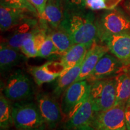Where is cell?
Listing matches in <instances>:
<instances>
[{"label":"cell","mask_w":130,"mask_h":130,"mask_svg":"<svg viewBox=\"0 0 130 130\" xmlns=\"http://www.w3.org/2000/svg\"><path fill=\"white\" fill-rule=\"evenodd\" d=\"M60 27L69 34L74 44H84L90 48L98 39L96 21L92 12H64Z\"/></svg>","instance_id":"1"},{"label":"cell","mask_w":130,"mask_h":130,"mask_svg":"<svg viewBox=\"0 0 130 130\" xmlns=\"http://www.w3.org/2000/svg\"><path fill=\"white\" fill-rule=\"evenodd\" d=\"M98 39L100 41L115 35L130 34V18L119 8L104 13L96 21Z\"/></svg>","instance_id":"2"},{"label":"cell","mask_w":130,"mask_h":130,"mask_svg":"<svg viewBox=\"0 0 130 130\" xmlns=\"http://www.w3.org/2000/svg\"><path fill=\"white\" fill-rule=\"evenodd\" d=\"M13 120L18 129H42L45 123L37 103L25 100L13 105Z\"/></svg>","instance_id":"3"},{"label":"cell","mask_w":130,"mask_h":130,"mask_svg":"<svg viewBox=\"0 0 130 130\" xmlns=\"http://www.w3.org/2000/svg\"><path fill=\"white\" fill-rule=\"evenodd\" d=\"M90 95L95 112L106 111L115 105L116 97V76L90 83Z\"/></svg>","instance_id":"4"},{"label":"cell","mask_w":130,"mask_h":130,"mask_svg":"<svg viewBox=\"0 0 130 130\" xmlns=\"http://www.w3.org/2000/svg\"><path fill=\"white\" fill-rule=\"evenodd\" d=\"M125 105L119 104L106 111L95 112L90 125L96 130H127Z\"/></svg>","instance_id":"5"},{"label":"cell","mask_w":130,"mask_h":130,"mask_svg":"<svg viewBox=\"0 0 130 130\" xmlns=\"http://www.w3.org/2000/svg\"><path fill=\"white\" fill-rule=\"evenodd\" d=\"M33 91V84L30 78L18 70L8 78L3 93L10 101H23L31 96Z\"/></svg>","instance_id":"6"},{"label":"cell","mask_w":130,"mask_h":130,"mask_svg":"<svg viewBox=\"0 0 130 130\" xmlns=\"http://www.w3.org/2000/svg\"><path fill=\"white\" fill-rule=\"evenodd\" d=\"M90 84L86 79L75 82L64 91L61 102L64 116H69L90 95Z\"/></svg>","instance_id":"7"},{"label":"cell","mask_w":130,"mask_h":130,"mask_svg":"<svg viewBox=\"0 0 130 130\" xmlns=\"http://www.w3.org/2000/svg\"><path fill=\"white\" fill-rule=\"evenodd\" d=\"M124 67L123 63L114 55L106 53L100 58L86 80L90 83L98 79L115 77Z\"/></svg>","instance_id":"8"},{"label":"cell","mask_w":130,"mask_h":130,"mask_svg":"<svg viewBox=\"0 0 130 130\" xmlns=\"http://www.w3.org/2000/svg\"><path fill=\"white\" fill-rule=\"evenodd\" d=\"M37 104L45 122L50 128H56L61 119V110L56 100L45 93H39L36 96Z\"/></svg>","instance_id":"9"},{"label":"cell","mask_w":130,"mask_h":130,"mask_svg":"<svg viewBox=\"0 0 130 130\" xmlns=\"http://www.w3.org/2000/svg\"><path fill=\"white\" fill-rule=\"evenodd\" d=\"M95 111L90 95L75 109L69 115L64 125L66 130H74L90 125L93 119Z\"/></svg>","instance_id":"10"},{"label":"cell","mask_w":130,"mask_h":130,"mask_svg":"<svg viewBox=\"0 0 130 130\" xmlns=\"http://www.w3.org/2000/svg\"><path fill=\"white\" fill-rule=\"evenodd\" d=\"M108 50L123 63L130 66V34L115 35L107 37L102 40Z\"/></svg>","instance_id":"11"},{"label":"cell","mask_w":130,"mask_h":130,"mask_svg":"<svg viewBox=\"0 0 130 130\" xmlns=\"http://www.w3.org/2000/svg\"><path fill=\"white\" fill-rule=\"evenodd\" d=\"M64 70V66L61 61H50L42 66H31L28 68L29 72L38 86L55 80Z\"/></svg>","instance_id":"12"},{"label":"cell","mask_w":130,"mask_h":130,"mask_svg":"<svg viewBox=\"0 0 130 130\" xmlns=\"http://www.w3.org/2000/svg\"><path fill=\"white\" fill-rule=\"evenodd\" d=\"M108 51L106 45L98 44L96 41L94 42L86 53L83 61L81 72L76 82L87 79L100 58Z\"/></svg>","instance_id":"13"},{"label":"cell","mask_w":130,"mask_h":130,"mask_svg":"<svg viewBox=\"0 0 130 130\" xmlns=\"http://www.w3.org/2000/svg\"><path fill=\"white\" fill-rule=\"evenodd\" d=\"M28 12L30 11L27 10L13 9L1 6L0 28L1 31H5L12 29L28 20L27 19L28 17L26 16L27 12Z\"/></svg>","instance_id":"14"},{"label":"cell","mask_w":130,"mask_h":130,"mask_svg":"<svg viewBox=\"0 0 130 130\" xmlns=\"http://www.w3.org/2000/svg\"><path fill=\"white\" fill-rule=\"evenodd\" d=\"M25 22H23L19 28L10 36L6 41L3 42V43L21 51V48L24 42L29 37L35 36L40 30V29L35 27L36 22L35 20L28 19V21H26Z\"/></svg>","instance_id":"15"},{"label":"cell","mask_w":130,"mask_h":130,"mask_svg":"<svg viewBox=\"0 0 130 130\" xmlns=\"http://www.w3.org/2000/svg\"><path fill=\"white\" fill-rule=\"evenodd\" d=\"M27 58L20 50L8 46L3 42L1 43L0 69L1 74L8 72L14 66L25 61Z\"/></svg>","instance_id":"16"},{"label":"cell","mask_w":130,"mask_h":130,"mask_svg":"<svg viewBox=\"0 0 130 130\" xmlns=\"http://www.w3.org/2000/svg\"><path fill=\"white\" fill-rule=\"evenodd\" d=\"M64 10L61 0H48L42 20L46 21L53 28L60 27L64 18Z\"/></svg>","instance_id":"17"},{"label":"cell","mask_w":130,"mask_h":130,"mask_svg":"<svg viewBox=\"0 0 130 130\" xmlns=\"http://www.w3.org/2000/svg\"><path fill=\"white\" fill-rule=\"evenodd\" d=\"M84 58L71 69L63 72L58 77L53 91V94L55 96H60L69 86L76 82L81 72Z\"/></svg>","instance_id":"18"},{"label":"cell","mask_w":130,"mask_h":130,"mask_svg":"<svg viewBox=\"0 0 130 130\" xmlns=\"http://www.w3.org/2000/svg\"><path fill=\"white\" fill-rule=\"evenodd\" d=\"M116 97L115 105L126 104L130 99V66H125L116 76Z\"/></svg>","instance_id":"19"},{"label":"cell","mask_w":130,"mask_h":130,"mask_svg":"<svg viewBox=\"0 0 130 130\" xmlns=\"http://www.w3.org/2000/svg\"><path fill=\"white\" fill-rule=\"evenodd\" d=\"M89 49L88 46L84 44L78 43L73 45L61 56V62L64 68V70L63 72L71 69L81 60L83 59Z\"/></svg>","instance_id":"20"},{"label":"cell","mask_w":130,"mask_h":130,"mask_svg":"<svg viewBox=\"0 0 130 130\" xmlns=\"http://www.w3.org/2000/svg\"><path fill=\"white\" fill-rule=\"evenodd\" d=\"M45 30H40L33 36L29 37L21 48V51L27 58L38 57V53L46 37Z\"/></svg>","instance_id":"21"},{"label":"cell","mask_w":130,"mask_h":130,"mask_svg":"<svg viewBox=\"0 0 130 130\" xmlns=\"http://www.w3.org/2000/svg\"><path fill=\"white\" fill-rule=\"evenodd\" d=\"M50 35L57 50L58 55L62 56L74 45L69 34L60 27L52 31Z\"/></svg>","instance_id":"22"},{"label":"cell","mask_w":130,"mask_h":130,"mask_svg":"<svg viewBox=\"0 0 130 130\" xmlns=\"http://www.w3.org/2000/svg\"><path fill=\"white\" fill-rule=\"evenodd\" d=\"M10 100L1 92L0 96V126L1 129H8L13 125V105Z\"/></svg>","instance_id":"23"},{"label":"cell","mask_w":130,"mask_h":130,"mask_svg":"<svg viewBox=\"0 0 130 130\" xmlns=\"http://www.w3.org/2000/svg\"><path fill=\"white\" fill-rule=\"evenodd\" d=\"M1 6L18 9H24L35 13L37 10L30 3V0H1Z\"/></svg>","instance_id":"24"},{"label":"cell","mask_w":130,"mask_h":130,"mask_svg":"<svg viewBox=\"0 0 130 130\" xmlns=\"http://www.w3.org/2000/svg\"><path fill=\"white\" fill-rule=\"evenodd\" d=\"M122 0H95L86 3L87 7L92 10L105 9L109 10L115 9Z\"/></svg>","instance_id":"25"},{"label":"cell","mask_w":130,"mask_h":130,"mask_svg":"<svg viewBox=\"0 0 130 130\" xmlns=\"http://www.w3.org/2000/svg\"><path fill=\"white\" fill-rule=\"evenodd\" d=\"M53 54H58L57 50L54 44L50 35H47L38 53V57L46 58Z\"/></svg>","instance_id":"26"},{"label":"cell","mask_w":130,"mask_h":130,"mask_svg":"<svg viewBox=\"0 0 130 130\" xmlns=\"http://www.w3.org/2000/svg\"><path fill=\"white\" fill-rule=\"evenodd\" d=\"M64 12L84 10L87 6L86 0H61Z\"/></svg>","instance_id":"27"},{"label":"cell","mask_w":130,"mask_h":130,"mask_svg":"<svg viewBox=\"0 0 130 130\" xmlns=\"http://www.w3.org/2000/svg\"><path fill=\"white\" fill-rule=\"evenodd\" d=\"M48 0H30V3L37 10L38 16L41 18L44 13L45 6Z\"/></svg>","instance_id":"28"},{"label":"cell","mask_w":130,"mask_h":130,"mask_svg":"<svg viewBox=\"0 0 130 130\" xmlns=\"http://www.w3.org/2000/svg\"><path fill=\"white\" fill-rule=\"evenodd\" d=\"M125 119L127 130H130V99L126 102L125 105Z\"/></svg>","instance_id":"29"},{"label":"cell","mask_w":130,"mask_h":130,"mask_svg":"<svg viewBox=\"0 0 130 130\" xmlns=\"http://www.w3.org/2000/svg\"><path fill=\"white\" fill-rule=\"evenodd\" d=\"M74 130H96L95 128H94L93 126H92L90 125H86L82 127L78 128V129H74Z\"/></svg>","instance_id":"30"},{"label":"cell","mask_w":130,"mask_h":130,"mask_svg":"<svg viewBox=\"0 0 130 130\" xmlns=\"http://www.w3.org/2000/svg\"><path fill=\"white\" fill-rule=\"evenodd\" d=\"M125 7L126 9V10L130 13V0H127L124 3Z\"/></svg>","instance_id":"31"},{"label":"cell","mask_w":130,"mask_h":130,"mask_svg":"<svg viewBox=\"0 0 130 130\" xmlns=\"http://www.w3.org/2000/svg\"><path fill=\"white\" fill-rule=\"evenodd\" d=\"M18 130H42V129H18Z\"/></svg>","instance_id":"32"},{"label":"cell","mask_w":130,"mask_h":130,"mask_svg":"<svg viewBox=\"0 0 130 130\" xmlns=\"http://www.w3.org/2000/svg\"><path fill=\"white\" fill-rule=\"evenodd\" d=\"M1 130H7V129H1Z\"/></svg>","instance_id":"33"}]
</instances>
